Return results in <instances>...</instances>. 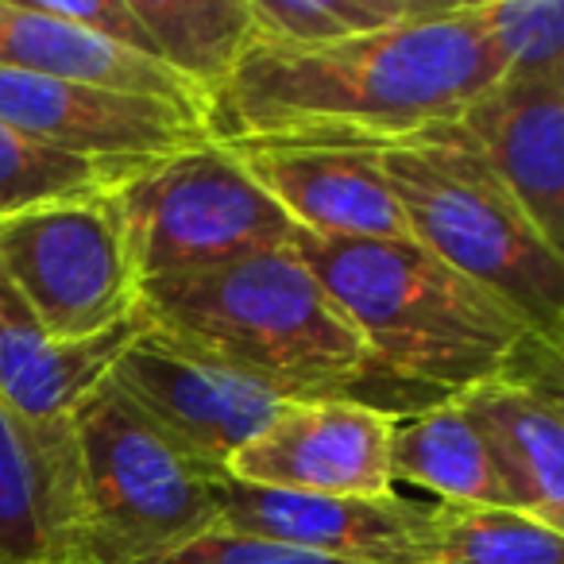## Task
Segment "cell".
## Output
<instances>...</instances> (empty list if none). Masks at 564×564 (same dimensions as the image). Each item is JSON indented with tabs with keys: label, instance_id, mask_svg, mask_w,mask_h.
<instances>
[{
	"label": "cell",
	"instance_id": "1",
	"mask_svg": "<svg viewBox=\"0 0 564 564\" xmlns=\"http://www.w3.org/2000/svg\"><path fill=\"white\" fill-rule=\"evenodd\" d=\"M502 78L471 0H437L391 32L279 47L251 35L205 101V132L228 148H391L453 128Z\"/></svg>",
	"mask_w": 564,
	"mask_h": 564
},
{
	"label": "cell",
	"instance_id": "2",
	"mask_svg": "<svg viewBox=\"0 0 564 564\" xmlns=\"http://www.w3.org/2000/svg\"><path fill=\"white\" fill-rule=\"evenodd\" d=\"M294 251L364 340L371 387L399 383L433 402L495 379L561 391V348L410 236L317 240L302 232Z\"/></svg>",
	"mask_w": 564,
	"mask_h": 564
},
{
	"label": "cell",
	"instance_id": "3",
	"mask_svg": "<svg viewBox=\"0 0 564 564\" xmlns=\"http://www.w3.org/2000/svg\"><path fill=\"white\" fill-rule=\"evenodd\" d=\"M135 317L291 402L371 387L364 340L294 248L143 282Z\"/></svg>",
	"mask_w": 564,
	"mask_h": 564
},
{
	"label": "cell",
	"instance_id": "4",
	"mask_svg": "<svg viewBox=\"0 0 564 564\" xmlns=\"http://www.w3.org/2000/svg\"><path fill=\"white\" fill-rule=\"evenodd\" d=\"M376 155L410 240L502 299L538 337L561 348L564 256L541 240L522 205L456 124L379 148Z\"/></svg>",
	"mask_w": 564,
	"mask_h": 564
},
{
	"label": "cell",
	"instance_id": "5",
	"mask_svg": "<svg viewBox=\"0 0 564 564\" xmlns=\"http://www.w3.org/2000/svg\"><path fill=\"white\" fill-rule=\"evenodd\" d=\"M70 430L78 484L55 564H163L217 525V479L163 445L109 383L78 402Z\"/></svg>",
	"mask_w": 564,
	"mask_h": 564
},
{
	"label": "cell",
	"instance_id": "6",
	"mask_svg": "<svg viewBox=\"0 0 564 564\" xmlns=\"http://www.w3.org/2000/svg\"><path fill=\"white\" fill-rule=\"evenodd\" d=\"M109 202L140 286L294 248L302 236L240 155L217 140L143 166L112 189Z\"/></svg>",
	"mask_w": 564,
	"mask_h": 564
},
{
	"label": "cell",
	"instance_id": "7",
	"mask_svg": "<svg viewBox=\"0 0 564 564\" xmlns=\"http://www.w3.org/2000/svg\"><path fill=\"white\" fill-rule=\"evenodd\" d=\"M0 271L58 345L120 329L140 302L109 194L0 220Z\"/></svg>",
	"mask_w": 564,
	"mask_h": 564
},
{
	"label": "cell",
	"instance_id": "8",
	"mask_svg": "<svg viewBox=\"0 0 564 564\" xmlns=\"http://www.w3.org/2000/svg\"><path fill=\"white\" fill-rule=\"evenodd\" d=\"M105 383L197 471L220 479L248 441L271 425L291 399L259 379L140 325L120 348Z\"/></svg>",
	"mask_w": 564,
	"mask_h": 564
},
{
	"label": "cell",
	"instance_id": "9",
	"mask_svg": "<svg viewBox=\"0 0 564 564\" xmlns=\"http://www.w3.org/2000/svg\"><path fill=\"white\" fill-rule=\"evenodd\" d=\"M394 414L356 399H294L228 464V479L306 495L383 499Z\"/></svg>",
	"mask_w": 564,
	"mask_h": 564
},
{
	"label": "cell",
	"instance_id": "10",
	"mask_svg": "<svg viewBox=\"0 0 564 564\" xmlns=\"http://www.w3.org/2000/svg\"><path fill=\"white\" fill-rule=\"evenodd\" d=\"M0 124L66 155L135 171L209 140L202 117L166 101L17 70H0Z\"/></svg>",
	"mask_w": 564,
	"mask_h": 564
},
{
	"label": "cell",
	"instance_id": "11",
	"mask_svg": "<svg viewBox=\"0 0 564 564\" xmlns=\"http://www.w3.org/2000/svg\"><path fill=\"white\" fill-rule=\"evenodd\" d=\"M217 525L243 538L279 541L310 553L340 556L356 564H422L430 549V507L399 495L348 499V495H306L279 487H251L220 476Z\"/></svg>",
	"mask_w": 564,
	"mask_h": 564
},
{
	"label": "cell",
	"instance_id": "12",
	"mask_svg": "<svg viewBox=\"0 0 564 564\" xmlns=\"http://www.w3.org/2000/svg\"><path fill=\"white\" fill-rule=\"evenodd\" d=\"M140 317L86 345H58L0 271V402L63 468L78 464L70 417L105 383L120 348L140 333Z\"/></svg>",
	"mask_w": 564,
	"mask_h": 564
},
{
	"label": "cell",
	"instance_id": "13",
	"mask_svg": "<svg viewBox=\"0 0 564 564\" xmlns=\"http://www.w3.org/2000/svg\"><path fill=\"white\" fill-rule=\"evenodd\" d=\"M456 132L564 256V78H499L460 112Z\"/></svg>",
	"mask_w": 564,
	"mask_h": 564
},
{
	"label": "cell",
	"instance_id": "14",
	"mask_svg": "<svg viewBox=\"0 0 564 564\" xmlns=\"http://www.w3.org/2000/svg\"><path fill=\"white\" fill-rule=\"evenodd\" d=\"M228 148V143H225ZM274 205L317 240H406L371 148H232Z\"/></svg>",
	"mask_w": 564,
	"mask_h": 564
},
{
	"label": "cell",
	"instance_id": "15",
	"mask_svg": "<svg viewBox=\"0 0 564 564\" xmlns=\"http://www.w3.org/2000/svg\"><path fill=\"white\" fill-rule=\"evenodd\" d=\"M0 70L151 97L205 120V97L171 66L55 17L43 0H0Z\"/></svg>",
	"mask_w": 564,
	"mask_h": 564
},
{
	"label": "cell",
	"instance_id": "16",
	"mask_svg": "<svg viewBox=\"0 0 564 564\" xmlns=\"http://www.w3.org/2000/svg\"><path fill=\"white\" fill-rule=\"evenodd\" d=\"M456 406L468 414L484 437L487 456L510 495V507L545 522L564 525V422L556 387L525 379H495L456 394Z\"/></svg>",
	"mask_w": 564,
	"mask_h": 564
},
{
	"label": "cell",
	"instance_id": "17",
	"mask_svg": "<svg viewBox=\"0 0 564 564\" xmlns=\"http://www.w3.org/2000/svg\"><path fill=\"white\" fill-rule=\"evenodd\" d=\"M78 464L63 468L0 402V564H55L70 530Z\"/></svg>",
	"mask_w": 564,
	"mask_h": 564
},
{
	"label": "cell",
	"instance_id": "18",
	"mask_svg": "<svg viewBox=\"0 0 564 564\" xmlns=\"http://www.w3.org/2000/svg\"><path fill=\"white\" fill-rule=\"evenodd\" d=\"M391 479L441 495V502L510 507L484 437L453 399L399 414L391 425ZM514 510V507H510Z\"/></svg>",
	"mask_w": 564,
	"mask_h": 564
},
{
	"label": "cell",
	"instance_id": "19",
	"mask_svg": "<svg viewBox=\"0 0 564 564\" xmlns=\"http://www.w3.org/2000/svg\"><path fill=\"white\" fill-rule=\"evenodd\" d=\"M155 58L209 101L251 40L248 0H128Z\"/></svg>",
	"mask_w": 564,
	"mask_h": 564
},
{
	"label": "cell",
	"instance_id": "20",
	"mask_svg": "<svg viewBox=\"0 0 564 564\" xmlns=\"http://www.w3.org/2000/svg\"><path fill=\"white\" fill-rule=\"evenodd\" d=\"M422 564H564V541L522 510L437 502Z\"/></svg>",
	"mask_w": 564,
	"mask_h": 564
},
{
	"label": "cell",
	"instance_id": "21",
	"mask_svg": "<svg viewBox=\"0 0 564 564\" xmlns=\"http://www.w3.org/2000/svg\"><path fill=\"white\" fill-rule=\"evenodd\" d=\"M132 174L135 166L66 155V151L17 132L12 124H0V220L43 209V205L112 194Z\"/></svg>",
	"mask_w": 564,
	"mask_h": 564
},
{
	"label": "cell",
	"instance_id": "22",
	"mask_svg": "<svg viewBox=\"0 0 564 564\" xmlns=\"http://www.w3.org/2000/svg\"><path fill=\"white\" fill-rule=\"evenodd\" d=\"M433 4L437 0H248L251 35L279 47H329L391 32Z\"/></svg>",
	"mask_w": 564,
	"mask_h": 564
},
{
	"label": "cell",
	"instance_id": "23",
	"mask_svg": "<svg viewBox=\"0 0 564 564\" xmlns=\"http://www.w3.org/2000/svg\"><path fill=\"white\" fill-rule=\"evenodd\" d=\"M471 12L502 78H564L561 0H471Z\"/></svg>",
	"mask_w": 564,
	"mask_h": 564
},
{
	"label": "cell",
	"instance_id": "24",
	"mask_svg": "<svg viewBox=\"0 0 564 564\" xmlns=\"http://www.w3.org/2000/svg\"><path fill=\"white\" fill-rule=\"evenodd\" d=\"M163 564H356V561H340V556L310 553V549L279 545V541H263V538H243V533H228V530H209L189 541V545H182L178 553H171Z\"/></svg>",
	"mask_w": 564,
	"mask_h": 564
},
{
	"label": "cell",
	"instance_id": "25",
	"mask_svg": "<svg viewBox=\"0 0 564 564\" xmlns=\"http://www.w3.org/2000/svg\"><path fill=\"white\" fill-rule=\"evenodd\" d=\"M43 4H47L55 17L74 20V24H82L86 32L101 35V40L117 43V47L155 58V47H151L148 32H143V24L135 20V12H132L128 0H43Z\"/></svg>",
	"mask_w": 564,
	"mask_h": 564
}]
</instances>
